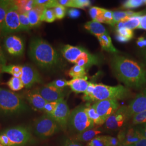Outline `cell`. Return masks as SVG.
<instances>
[{
	"label": "cell",
	"instance_id": "obj_1",
	"mask_svg": "<svg viewBox=\"0 0 146 146\" xmlns=\"http://www.w3.org/2000/svg\"><path fill=\"white\" fill-rule=\"evenodd\" d=\"M111 66L116 78L126 86L141 88L146 85V68L140 63L125 56L115 55Z\"/></svg>",
	"mask_w": 146,
	"mask_h": 146
},
{
	"label": "cell",
	"instance_id": "obj_2",
	"mask_svg": "<svg viewBox=\"0 0 146 146\" xmlns=\"http://www.w3.org/2000/svg\"><path fill=\"white\" fill-rule=\"evenodd\" d=\"M28 55L31 60L43 69H51L60 62V56L56 50L46 40L36 37L29 43Z\"/></svg>",
	"mask_w": 146,
	"mask_h": 146
},
{
	"label": "cell",
	"instance_id": "obj_3",
	"mask_svg": "<svg viewBox=\"0 0 146 146\" xmlns=\"http://www.w3.org/2000/svg\"><path fill=\"white\" fill-rule=\"evenodd\" d=\"M27 110V105L20 94L0 87V114L15 115Z\"/></svg>",
	"mask_w": 146,
	"mask_h": 146
},
{
	"label": "cell",
	"instance_id": "obj_4",
	"mask_svg": "<svg viewBox=\"0 0 146 146\" xmlns=\"http://www.w3.org/2000/svg\"><path fill=\"white\" fill-rule=\"evenodd\" d=\"M63 56L69 62L84 68H89L99 63V58L84 48L67 44L62 49Z\"/></svg>",
	"mask_w": 146,
	"mask_h": 146
},
{
	"label": "cell",
	"instance_id": "obj_5",
	"mask_svg": "<svg viewBox=\"0 0 146 146\" xmlns=\"http://www.w3.org/2000/svg\"><path fill=\"white\" fill-rule=\"evenodd\" d=\"M129 94V89L122 85L110 86L103 84H96L90 102L108 99L123 100L127 98Z\"/></svg>",
	"mask_w": 146,
	"mask_h": 146
},
{
	"label": "cell",
	"instance_id": "obj_6",
	"mask_svg": "<svg viewBox=\"0 0 146 146\" xmlns=\"http://www.w3.org/2000/svg\"><path fill=\"white\" fill-rule=\"evenodd\" d=\"M85 106H80L70 111L68 125L78 134L93 128L94 123L87 114Z\"/></svg>",
	"mask_w": 146,
	"mask_h": 146
},
{
	"label": "cell",
	"instance_id": "obj_7",
	"mask_svg": "<svg viewBox=\"0 0 146 146\" xmlns=\"http://www.w3.org/2000/svg\"><path fill=\"white\" fill-rule=\"evenodd\" d=\"M60 126L50 115L46 114L38 117L33 123V131L38 137L45 139L54 135Z\"/></svg>",
	"mask_w": 146,
	"mask_h": 146
},
{
	"label": "cell",
	"instance_id": "obj_8",
	"mask_svg": "<svg viewBox=\"0 0 146 146\" xmlns=\"http://www.w3.org/2000/svg\"><path fill=\"white\" fill-rule=\"evenodd\" d=\"M2 132L8 136L12 146H26L33 140L31 131L27 126L17 125Z\"/></svg>",
	"mask_w": 146,
	"mask_h": 146
},
{
	"label": "cell",
	"instance_id": "obj_9",
	"mask_svg": "<svg viewBox=\"0 0 146 146\" xmlns=\"http://www.w3.org/2000/svg\"><path fill=\"white\" fill-rule=\"evenodd\" d=\"M19 31H21L19 11L14 2L6 14L0 35L2 37L8 36Z\"/></svg>",
	"mask_w": 146,
	"mask_h": 146
},
{
	"label": "cell",
	"instance_id": "obj_10",
	"mask_svg": "<svg viewBox=\"0 0 146 146\" xmlns=\"http://www.w3.org/2000/svg\"><path fill=\"white\" fill-rule=\"evenodd\" d=\"M92 105L104 122L120 107L118 100L115 99L99 101Z\"/></svg>",
	"mask_w": 146,
	"mask_h": 146
},
{
	"label": "cell",
	"instance_id": "obj_11",
	"mask_svg": "<svg viewBox=\"0 0 146 146\" xmlns=\"http://www.w3.org/2000/svg\"><path fill=\"white\" fill-rule=\"evenodd\" d=\"M70 114L67 102L64 99L58 101V105L54 112L50 115L55 120L60 127L66 129L68 125V121Z\"/></svg>",
	"mask_w": 146,
	"mask_h": 146
},
{
	"label": "cell",
	"instance_id": "obj_12",
	"mask_svg": "<svg viewBox=\"0 0 146 146\" xmlns=\"http://www.w3.org/2000/svg\"><path fill=\"white\" fill-rule=\"evenodd\" d=\"M128 118L127 106L121 107L106 120L105 127L110 130H116L123 125Z\"/></svg>",
	"mask_w": 146,
	"mask_h": 146
},
{
	"label": "cell",
	"instance_id": "obj_13",
	"mask_svg": "<svg viewBox=\"0 0 146 146\" xmlns=\"http://www.w3.org/2000/svg\"><path fill=\"white\" fill-rule=\"evenodd\" d=\"M20 78L27 88H31L36 84L42 82L41 76L36 69L28 64L22 66V73Z\"/></svg>",
	"mask_w": 146,
	"mask_h": 146
},
{
	"label": "cell",
	"instance_id": "obj_14",
	"mask_svg": "<svg viewBox=\"0 0 146 146\" xmlns=\"http://www.w3.org/2000/svg\"><path fill=\"white\" fill-rule=\"evenodd\" d=\"M146 110V87L127 106V115L129 118Z\"/></svg>",
	"mask_w": 146,
	"mask_h": 146
},
{
	"label": "cell",
	"instance_id": "obj_15",
	"mask_svg": "<svg viewBox=\"0 0 146 146\" xmlns=\"http://www.w3.org/2000/svg\"><path fill=\"white\" fill-rule=\"evenodd\" d=\"M5 47L9 54L14 56H21L25 50V44L22 38L13 35L5 38Z\"/></svg>",
	"mask_w": 146,
	"mask_h": 146
},
{
	"label": "cell",
	"instance_id": "obj_16",
	"mask_svg": "<svg viewBox=\"0 0 146 146\" xmlns=\"http://www.w3.org/2000/svg\"><path fill=\"white\" fill-rule=\"evenodd\" d=\"M36 90L47 102L58 101L64 99V94L63 89L57 88L48 84L37 88Z\"/></svg>",
	"mask_w": 146,
	"mask_h": 146
},
{
	"label": "cell",
	"instance_id": "obj_17",
	"mask_svg": "<svg viewBox=\"0 0 146 146\" xmlns=\"http://www.w3.org/2000/svg\"><path fill=\"white\" fill-rule=\"evenodd\" d=\"M121 145H131L139 141L143 136L139 129L131 128L127 131H121L118 135Z\"/></svg>",
	"mask_w": 146,
	"mask_h": 146
},
{
	"label": "cell",
	"instance_id": "obj_18",
	"mask_svg": "<svg viewBox=\"0 0 146 146\" xmlns=\"http://www.w3.org/2000/svg\"><path fill=\"white\" fill-rule=\"evenodd\" d=\"M26 98L29 104L35 110L43 111L47 102L39 94L36 89L29 92L27 94Z\"/></svg>",
	"mask_w": 146,
	"mask_h": 146
},
{
	"label": "cell",
	"instance_id": "obj_19",
	"mask_svg": "<svg viewBox=\"0 0 146 146\" xmlns=\"http://www.w3.org/2000/svg\"><path fill=\"white\" fill-rule=\"evenodd\" d=\"M45 9L43 6L35 5L33 9L27 13L31 28L38 27L41 25V16Z\"/></svg>",
	"mask_w": 146,
	"mask_h": 146
},
{
	"label": "cell",
	"instance_id": "obj_20",
	"mask_svg": "<svg viewBox=\"0 0 146 146\" xmlns=\"http://www.w3.org/2000/svg\"><path fill=\"white\" fill-rule=\"evenodd\" d=\"M87 79V76L83 78H73L68 81L67 84L74 92L77 94L84 93L89 84Z\"/></svg>",
	"mask_w": 146,
	"mask_h": 146
},
{
	"label": "cell",
	"instance_id": "obj_21",
	"mask_svg": "<svg viewBox=\"0 0 146 146\" xmlns=\"http://www.w3.org/2000/svg\"><path fill=\"white\" fill-rule=\"evenodd\" d=\"M84 28L97 37L101 36L104 34L108 33L106 28L101 23L96 21L87 22L84 25Z\"/></svg>",
	"mask_w": 146,
	"mask_h": 146
},
{
	"label": "cell",
	"instance_id": "obj_22",
	"mask_svg": "<svg viewBox=\"0 0 146 146\" xmlns=\"http://www.w3.org/2000/svg\"><path fill=\"white\" fill-rule=\"evenodd\" d=\"M135 16H142V13H135L132 11H113V26L117 25L121 22H123L129 19L131 17Z\"/></svg>",
	"mask_w": 146,
	"mask_h": 146
},
{
	"label": "cell",
	"instance_id": "obj_23",
	"mask_svg": "<svg viewBox=\"0 0 146 146\" xmlns=\"http://www.w3.org/2000/svg\"><path fill=\"white\" fill-rule=\"evenodd\" d=\"M85 110L89 119L93 122L94 125H101L105 123L104 121L98 114L93 105H91L90 104H86Z\"/></svg>",
	"mask_w": 146,
	"mask_h": 146
},
{
	"label": "cell",
	"instance_id": "obj_24",
	"mask_svg": "<svg viewBox=\"0 0 146 146\" xmlns=\"http://www.w3.org/2000/svg\"><path fill=\"white\" fill-rule=\"evenodd\" d=\"M101 131L98 129H90L78 134L75 138V140L81 142H89L97 136L98 135L101 133Z\"/></svg>",
	"mask_w": 146,
	"mask_h": 146
},
{
	"label": "cell",
	"instance_id": "obj_25",
	"mask_svg": "<svg viewBox=\"0 0 146 146\" xmlns=\"http://www.w3.org/2000/svg\"><path fill=\"white\" fill-rule=\"evenodd\" d=\"M98 39L101 48L104 50L110 52H117V49L113 46L111 37L108 33L98 37Z\"/></svg>",
	"mask_w": 146,
	"mask_h": 146
},
{
	"label": "cell",
	"instance_id": "obj_26",
	"mask_svg": "<svg viewBox=\"0 0 146 146\" xmlns=\"http://www.w3.org/2000/svg\"><path fill=\"white\" fill-rule=\"evenodd\" d=\"M133 31L125 27L116 29V40L121 42H127L133 37Z\"/></svg>",
	"mask_w": 146,
	"mask_h": 146
},
{
	"label": "cell",
	"instance_id": "obj_27",
	"mask_svg": "<svg viewBox=\"0 0 146 146\" xmlns=\"http://www.w3.org/2000/svg\"><path fill=\"white\" fill-rule=\"evenodd\" d=\"M14 2V1L0 0V34L6 14Z\"/></svg>",
	"mask_w": 146,
	"mask_h": 146
},
{
	"label": "cell",
	"instance_id": "obj_28",
	"mask_svg": "<svg viewBox=\"0 0 146 146\" xmlns=\"http://www.w3.org/2000/svg\"><path fill=\"white\" fill-rule=\"evenodd\" d=\"M20 14L27 13L35 6L34 0H22L14 1Z\"/></svg>",
	"mask_w": 146,
	"mask_h": 146
},
{
	"label": "cell",
	"instance_id": "obj_29",
	"mask_svg": "<svg viewBox=\"0 0 146 146\" xmlns=\"http://www.w3.org/2000/svg\"><path fill=\"white\" fill-rule=\"evenodd\" d=\"M1 73H8L14 77L21 78L22 73V66L15 64L5 65L1 68Z\"/></svg>",
	"mask_w": 146,
	"mask_h": 146
},
{
	"label": "cell",
	"instance_id": "obj_30",
	"mask_svg": "<svg viewBox=\"0 0 146 146\" xmlns=\"http://www.w3.org/2000/svg\"><path fill=\"white\" fill-rule=\"evenodd\" d=\"M69 75L73 78H85L86 77V68L75 64L69 71Z\"/></svg>",
	"mask_w": 146,
	"mask_h": 146
},
{
	"label": "cell",
	"instance_id": "obj_31",
	"mask_svg": "<svg viewBox=\"0 0 146 146\" xmlns=\"http://www.w3.org/2000/svg\"><path fill=\"white\" fill-rule=\"evenodd\" d=\"M7 84L11 90L15 92L20 90L25 87L21 78L14 76L8 80Z\"/></svg>",
	"mask_w": 146,
	"mask_h": 146
},
{
	"label": "cell",
	"instance_id": "obj_32",
	"mask_svg": "<svg viewBox=\"0 0 146 146\" xmlns=\"http://www.w3.org/2000/svg\"><path fill=\"white\" fill-rule=\"evenodd\" d=\"M142 16H135L131 17L127 20L123 22V27L132 30L137 29L140 23V20Z\"/></svg>",
	"mask_w": 146,
	"mask_h": 146
},
{
	"label": "cell",
	"instance_id": "obj_33",
	"mask_svg": "<svg viewBox=\"0 0 146 146\" xmlns=\"http://www.w3.org/2000/svg\"><path fill=\"white\" fill-rule=\"evenodd\" d=\"M56 20L53 9H45L41 16V22H46L48 23H52Z\"/></svg>",
	"mask_w": 146,
	"mask_h": 146
},
{
	"label": "cell",
	"instance_id": "obj_34",
	"mask_svg": "<svg viewBox=\"0 0 146 146\" xmlns=\"http://www.w3.org/2000/svg\"><path fill=\"white\" fill-rule=\"evenodd\" d=\"M19 19L21 27V31H29L31 28L27 13H19Z\"/></svg>",
	"mask_w": 146,
	"mask_h": 146
},
{
	"label": "cell",
	"instance_id": "obj_35",
	"mask_svg": "<svg viewBox=\"0 0 146 146\" xmlns=\"http://www.w3.org/2000/svg\"><path fill=\"white\" fill-rule=\"evenodd\" d=\"M87 146H108L106 136H97L89 141Z\"/></svg>",
	"mask_w": 146,
	"mask_h": 146
},
{
	"label": "cell",
	"instance_id": "obj_36",
	"mask_svg": "<svg viewBox=\"0 0 146 146\" xmlns=\"http://www.w3.org/2000/svg\"><path fill=\"white\" fill-rule=\"evenodd\" d=\"M145 4V0H128L122 5L125 9H133L140 7Z\"/></svg>",
	"mask_w": 146,
	"mask_h": 146
},
{
	"label": "cell",
	"instance_id": "obj_37",
	"mask_svg": "<svg viewBox=\"0 0 146 146\" xmlns=\"http://www.w3.org/2000/svg\"><path fill=\"white\" fill-rule=\"evenodd\" d=\"M104 9H105L104 8L98 7H91L89 11V13L91 18L93 19V21H95L98 17L102 15L104 11Z\"/></svg>",
	"mask_w": 146,
	"mask_h": 146
},
{
	"label": "cell",
	"instance_id": "obj_38",
	"mask_svg": "<svg viewBox=\"0 0 146 146\" xmlns=\"http://www.w3.org/2000/svg\"><path fill=\"white\" fill-rule=\"evenodd\" d=\"M56 19L58 20H62L66 14V8L61 5H58L53 9Z\"/></svg>",
	"mask_w": 146,
	"mask_h": 146
},
{
	"label": "cell",
	"instance_id": "obj_39",
	"mask_svg": "<svg viewBox=\"0 0 146 146\" xmlns=\"http://www.w3.org/2000/svg\"><path fill=\"white\" fill-rule=\"evenodd\" d=\"M146 123V110L141 112L133 117V123L138 125Z\"/></svg>",
	"mask_w": 146,
	"mask_h": 146
},
{
	"label": "cell",
	"instance_id": "obj_40",
	"mask_svg": "<svg viewBox=\"0 0 146 146\" xmlns=\"http://www.w3.org/2000/svg\"><path fill=\"white\" fill-rule=\"evenodd\" d=\"M95 84H93L92 82H89L87 89L84 93V96H83L84 100L90 102V100L91 99L94 93Z\"/></svg>",
	"mask_w": 146,
	"mask_h": 146
},
{
	"label": "cell",
	"instance_id": "obj_41",
	"mask_svg": "<svg viewBox=\"0 0 146 146\" xmlns=\"http://www.w3.org/2000/svg\"><path fill=\"white\" fill-rule=\"evenodd\" d=\"M58 101L47 102L44 106L43 111L46 113V114H48V115L52 114L55 110V108L58 105Z\"/></svg>",
	"mask_w": 146,
	"mask_h": 146
},
{
	"label": "cell",
	"instance_id": "obj_42",
	"mask_svg": "<svg viewBox=\"0 0 146 146\" xmlns=\"http://www.w3.org/2000/svg\"><path fill=\"white\" fill-rule=\"evenodd\" d=\"M67 82H68V81H66V80L58 79V80H54L48 84L54 86L57 88L63 89V88H64L65 87L68 86Z\"/></svg>",
	"mask_w": 146,
	"mask_h": 146
},
{
	"label": "cell",
	"instance_id": "obj_43",
	"mask_svg": "<svg viewBox=\"0 0 146 146\" xmlns=\"http://www.w3.org/2000/svg\"><path fill=\"white\" fill-rule=\"evenodd\" d=\"M106 138L108 146H120L121 145L119 138L117 136L116 137L106 135Z\"/></svg>",
	"mask_w": 146,
	"mask_h": 146
},
{
	"label": "cell",
	"instance_id": "obj_44",
	"mask_svg": "<svg viewBox=\"0 0 146 146\" xmlns=\"http://www.w3.org/2000/svg\"><path fill=\"white\" fill-rule=\"evenodd\" d=\"M103 16L104 17L105 23H107L110 25L113 26V17L112 11L107 10L105 9L103 13Z\"/></svg>",
	"mask_w": 146,
	"mask_h": 146
},
{
	"label": "cell",
	"instance_id": "obj_45",
	"mask_svg": "<svg viewBox=\"0 0 146 146\" xmlns=\"http://www.w3.org/2000/svg\"><path fill=\"white\" fill-rule=\"evenodd\" d=\"M91 5V2L89 0H74V8L83 9L88 7Z\"/></svg>",
	"mask_w": 146,
	"mask_h": 146
},
{
	"label": "cell",
	"instance_id": "obj_46",
	"mask_svg": "<svg viewBox=\"0 0 146 146\" xmlns=\"http://www.w3.org/2000/svg\"><path fill=\"white\" fill-rule=\"evenodd\" d=\"M0 143L3 146H12L8 136L2 132L0 133Z\"/></svg>",
	"mask_w": 146,
	"mask_h": 146
},
{
	"label": "cell",
	"instance_id": "obj_47",
	"mask_svg": "<svg viewBox=\"0 0 146 146\" xmlns=\"http://www.w3.org/2000/svg\"><path fill=\"white\" fill-rule=\"evenodd\" d=\"M58 3L65 7L74 8V0H58Z\"/></svg>",
	"mask_w": 146,
	"mask_h": 146
},
{
	"label": "cell",
	"instance_id": "obj_48",
	"mask_svg": "<svg viewBox=\"0 0 146 146\" xmlns=\"http://www.w3.org/2000/svg\"><path fill=\"white\" fill-rule=\"evenodd\" d=\"M63 146H82V145L74 139H68L64 142Z\"/></svg>",
	"mask_w": 146,
	"mask_h": 146
},
{
	"label": "cell",
	"instance_id": "obj_49",
	"mask_svg": "<svg viewBox=\"0 0 146 146\" xmlns=\"http://www.w3.org/2000/svg\"><path fill=\"white\" fill-rule=\"evenodd\" d=\"M68 14L70 17L74 19H76L81 14V13L80 11L77 9H71L68 11Z\"/></svg>",
	"mask_w": 146,
	"mask_h": 146
},
{
	"label": "cell",
	"instance_id": "obj_50",
	"mask_svg": "<svg viewBox=\"0 0 146 146\" xmlns=\"http://www.w3.org/2000/svg\"><path fill=\"white\" fill-rule=\"evenodd\" d=\"M5 65H6V58L3 52V50L0 46V68H2L3 66Z\"/></svg>",
	"mask_w": 146,
	"mask_h": 146
},
{
	"label": "cell",
	"instance_id": "obj_51",
	"mask_svg": "<svg viewBox=\"0 0 146 146\" xmlns=\"http://www.w3.org/2000/svg\"><path fill=\"white\" fill-rule=\"evenodd\" d=\"M137 29H141L146 31V15L141 16L140 23Z\"/></svg>",
	"mask_w": 146,
	"mask_h": 146
},
{
	"label": "cell",
	"instance_id": "obj_52",
	"mask_svg": "<svg viewBox=\"0 0 146 146\" xmlns=\"http://www.w3.org/2000/svg\"><path fill=\"white\" fill-rule=\"evenodd\" d=\"M137 44L140 48H146V39L143 37H140L137 39Z\"/></svg>",
	"mask_w": 146,
	"mask_h": 146
},
{
	"label": "cell",
	"instance_id": "obj_53",
	"mask_svg": "<svg viewBox=\"0 0 146 146\" xmlns=\"http://www.w3.org/2000/svg\"><path fill=\"white\" fill-rule=\"evenodd\" d=\"M131 146H146V139L145 137H142L141 139L135 143L130 145Z\"/></svg>",
	"mask_w": 146,
	"mask_h": 146
},
{
	"label": "cell",
	"instance_id": "obj_54",
	"mask_svg": "<svg viewBox=\"0 0 146 146\" xmlns=\"http://www.w3.org/2000/svg\"><path fill=\"white\" fill-rule=\"evenodd\" d=\"M139 130L140 131L142 135L146 139V123L143 125Z\"/></svg>",
	"mask_w": 146,
	"mask_h": 146
},
{
	"label": "cell",
	"instance_id": "obj_55",
	"mask_svg": "<svg viewBox=\"0 0 146 146\" xmlns=\"http://www.w3.org/2000/svg\"><path fill=\"white\" fill-rule=\"evenodd\" d=\"M143 58H144V60L145 61V62L146 63V48L144 49V51H143Z\"/></svg>",
	"mask_w": 146,
	"mask_h": 146
},
{
	"label": "cell",
	"instance_id": "obj_56",
	"mask_svg": "<svg viewBox=\"0 0 146 146\" xmlns=\"http://www.w3.org/2000/svg\"><path fill=\"white\" fill-rule=\"evenodd\" d=\"M120 146H131L130 145H121Z\"/></svg>",
	"mask_w": 146,
	"mask_h": 146
},
{
	"label": "cell",
	"instance_id": "obj_57",
	"mask_svg": "<svg viewBox=\"0 0 146 146\" xmlns=\"http://www.w3.org/2000/svg\"><path fill=\"white\" fill-rule=\"evenodd\" d=\"M145 4L146 5V0H145Z\"/></svg>",
	"mask_w": 146,
	"mask_h": 146
},
{
	"label": "cell",
	"instance_id": "obj_58",
	"mask_svg": "<svg viewBox=\"0 0 146 146\" xmlns=\"http://www.w3.org/2000/svg\"><path fill=\"white\" fill-rule=\"evenodd\" d=\"M1 73V68H0V74Z\"/></svg>",
	"mask_w": 146,
	"mask_h": 146
},
{
	"label": "cell",
	"instance_id": "obj_59",
	"mask_svg": "<svg viewBox=\"0 0 146 146\" xmlns=\"http://www.w3.org/2000/svg\"><path fill=\"white\" fill-rule=\"evenodd\" d=\"M0 146H2V145H1V143H0Z\"/></svg>",
	"mask_w": 146,
	"mask_h": 146
}]
</instances>
